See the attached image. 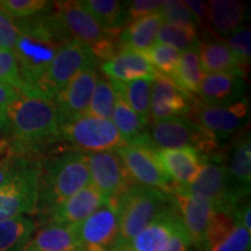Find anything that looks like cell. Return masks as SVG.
I'll return each instance as SVG.
<instances>
[{
  "mask_svg": "<svg viewBox=\"0 0 251 251\" xmlns=\"http://www.w3.org/2000/svg\"><path fill=\"white\" fill-rule=\"evenodd\" d=\"M162 24L163 19L159 12L131 21L121 29L119 42L125 48L142 54L156 43L157 33Z\"/></svg>",
  "mask_w": 251,
  "mask_h": 251,
  "instance_id": "cell-25",
  "label": "cell"
},
{
  "mask_svg": "<svg viewBox=\"0 0 251 251\" xmlns=\"http://www.w3.org/2000/svg\"><path fill=\"white\" fill-rule=\"evenodd\" d=\"M172 200L191 242L201 250L214 207L203 198L177 191L172 192Z\"/></svg>",
  "mask_w": 251,
  "mask_h": 251,
  "instance_id": "cell-16",
  "label": "cell"
},
{
  "mask_svg": "<svg viewBox=\"0 0 251 251\" xmlns=\"http://www.w3.org/2000/svg\"><path fill=\"white\" fill-rule=\"evenodd\" d=\"M100 70L109 80L130 81L143 77L156 76L151 64L141 52L122 48L114 57L103 61L100 64Z\"/></svg>",
  "mask_w": 251,
  "mask_h": 251,
  "instance_id": "cell-22",
  "label": "cell"
},
{
  "mask_svg": "<svg viewBox=\"0 0 251 251\" xmlns=\"http://www.w3.org/2000/svg\"><path fill=\"white\" fill-rule=\"evenodd\" d=\"M179 221L177 208L172 202L120 251H161L169 242Z\"/></svg>",
  "mask_w": 251,
  "mask_h": 251,
  "instance_id": "cell-20",
  "label": "cell"
},
{
  "mask_svg": "<svg viewBox=\"0 0 251 251\" xmlns=\"http://www.w3.org/2000/svg\"><path fill=\"white\" fill-rule=\"evenodd\" d=\"M6 112L9 155L31 157L62 140L55 107L49 100L20 94Z\"/></svg>",
  "mask_w": 251,
  "mask_h": 251,
  "instance_id": "cell-1",
  "label": "cell"
},
{
  "mask_svg": "<svg viewBox=\"0 0 251 251\" xmlns=\"http://www.w3.org/2000/svg\"><path fill=\"white\" fill-rule=\"evenodd\" d=\"M0 84L12 86L23 93L24 85L19 74L17 61L13 52L5 49H0Z\"/></svg>",
  "mask_w": 251,
  "mask_h": 251,
  "instance_id": "cell-38",
  "label": "cell"
},
{
  "mask_svg": "<svg viewBox=\"0 0 251 251\" xmlns=\"http://www.w3.org/2000/svg\"><path fill=\"white\" fill-rule=\"evenodd\" d=\"M157 149L193 148L203 156L216 153L219 140L187 117H174L151 121L147 128Z\"/></svg>",
  "mask_w": 251,
  "mask_h": 251,
  "instance_id": "cell-6",
  "label": "cell"
},
{
  "mask_svg": "<svg viewBox=\"0 0 251 251\" xmlns=\"http://www.w3.org/2000/svg\"><path fill=\"white\" fill-rule=\"evenodd\" d=\"M50 4L46 0H0V11L13 20H23L41 13Z\"/></svg>",
  "mask_w": 251,
  "mask_h": 251,
  "instance_id": "cell-37",
  "label": "cell"
},
{
  "mask_svg": "<svg viewBox=\"0 0 251 251\" xmlns=\"http://www.w3.org/2000/svg\"><path fill=\"white\" fill-rule=\"evenodd\" d=\"M40 168L41 161L34 159L15 177L0 186V221L36 212Z\"/></svg>",
  "mask_w": 251,
  "mask_h": 251,
  "instance_id": "cell-9",
  "label": "cell"
},
{
  "mask_svg": "<svg viewBox=\"0 0 251 251\" xmlns=\"http://www.w3.org/2000/svg\"><path fill=\"white\" fill-rule=\"evenodd\" d=\"M36 225L27 215L0 221V251H25Z\"/></svg>",
  "mask_w": 251,
  "mask_h": 251,
  "instance_id": "cell-29",
  "label": "cell"
},
{
  "mask_svg": "<svg viewBox=\"0 0 251 251\" xmlns=\"http://www.w3.org/2000/svg\"><path fill=\"white\" fill-rule=\"evenodd\" d=\"M155 77H143L130 81L108 79L115 93L128 103L144 127L150 124V94Z\"/></svg>",
  "mask_w": 251,
  "mask_h": 251,
  "instance_id": "cell-26",
  "label": "cell"
},
{
  "mask_svg": "<svg viewBox=\"0 0 251 251\" xmlns=\"http://www.w3.org/2000/svg\"><path fill=\"white\" fill-rule=\"evenodd\" d=\"M248 86L244 77L231 74H203L200 81V101L205 105L226 106L246 99Z\"/></svg>",
  "mask_w": 251,
  "mask_h": 251,
  "instance_id": "cell-19",
  "label": "cell"
},
{
  "mask_svg": "<svg viewBox=\"0 0 251 251\" xmlns=\"http://www.w3.org/2000/svg\"><path fill=\"white\" fill-rule=\"evenodd\" d=\"M208 26L212 34L222 37L230 35L243 26L247 19V8L237 0H211L207 2Z\"/></svg>",
  "mask_w": 251,
  "mask_h": 251,
  "instance_id": "cell-24",
  "label": "cell"
},
{
  "mask_svg": "<svg viewBox=\"0 0 251 251\" xmlns=\"http://www.w3.org/2000/svg\"><path fill=\"white\" fill-rule=\"evenodd\" d=\"M91 184L109 199L117 200L133 180L117 150L87 153Z\"/></svg>",
  "mask_w": 251,
  "mask_h": 251,
  "instance_id": "cell-14",
  "label": "cell"
},
{
  "mask_svg": "<svg viewBox=\"0 0 251 251\" xmlns=\"http://www.w3.org/2000/svg\"><path fill=\"white\" fill-rule=\"evenodd\" d=\"M227 47L241 68L247 70L251 59V30L250 25H243L227 37Z\"/></svg>",
  "mask_w": 251,
  "mask_h": 251,
  "instance_id": "cell-36",
  "label": "cell"
},
{
  "mask_svg": "<svg viewBox=\"0 0 251 251\" xmlns=\"http://www.w3.org/2000/svg\"><path fill=\"white\" fill-rule=\"evenodd\" d=\"M196 100L170 77L156 74L150 94V122L190 114Z\"/></svg>",
  "mask_w": 251,
  "mask_h": 251,
  "instance_id": "cell-15",
  "label": "cell"
},
{
  "mask_svg": "<svg viewBox=\"0 0 251 251\" xmlns=\"http://www.w3.org/2000/svg\"><path fill=\"white\" fill-rule=\"evenodd\" d=\"M172 201V194L158 188L130 185L117 199L119 235L114 250L120 251Z\"/></svg>",
  "mask_w": 251,
  "mask_h": 251,
  "instance_id": "cell-3",
  "label": "cell"
},
{
  "mask_svg": "<svg viewBox=\"0 0 251 251\" xmlns=\"http://www.w3.org/2000/svg\"><path fill=\"white\" fill-rule=\"evenodd\" d=\"M61 137L85 153L118 150L127 146L111 120L89 115L62 126Z\"/></svg>",
  "mask_w": 251,
  "mask_h": 251,
  "instance_id": "cell-8",
  "label": "cell"
},
{
  "mask_svg": "<svg viewBox=\"0 0 251 251\" xmlns=\"http://www.w3.org/2000/svg\"><path fill=\"white\" fill-rule=\"evenodd\" d=\"M191 244L192 242H191L190 236L181 225V221H179L176 226L174 234H172L169 242L165 244V247L161 251H188Z\"/></svg>",
  "mask_w": 251,
  "mask_h": 251,
  "instance_id": "cell-43",
  "label": "cell"
},
{
  "mask_svg": "<svg viewBox=\"0 0 251 251\" xmlns=\"http://www.w3.org/2000/svg\"><path fill=\"white\" fill-rule=\"evenodd\" d=\"M20 94L21 93L19 91L13 89L12 86L0 84V113L6 114L9 103L13 102Z\"/></svg>",
  "mask_w": 251,
  "mask_h": 251,
  "instance_id": "cell-45",
  "label": "cell"
},
{
  "mask_svg": "<svg viewBox=\"0 0 251 251\" xmlns=\"http://www.w3.org/2000/svg\"><path fill=\"white\" fill-rule=\"evenodd\" d=\"M162 15L163 23L175 25V26L192 28V29H200L199 23L191 11L180 0H164L162 7L159 9Z\"/></svg>",
  "mask_w": 251,
  "mask_h": 251,
  "instance_id": "cell-35",
  "label": "cell"
},
{
  "mask_svg": "<svg viewBox=\"0 0 251 251\" xmlns=\"http://www.w3.org/2000/svg\"><path fill=\"white\" fill-rule=\"evenodd\" d=\"M79 5L102 29L115 33L128 24L127 2L119 0H80Z\"/></svg>",
  "mask_w": 251,
  "mask_h": 251,
  "instance_id": "cell-28",
  "label": "cell"
},
{
  "mask_svg": "<svg viewBox=\"0 0 251 251\" xmlns=\"http://www.w3.org/2000/svg\"><path fill=\"white\" fill-rule=\"evenodd\" d=\"M90 184L85 152L72 150L41 161L36 212L46 215Z\"/></svg>",
  "mask_w": 251,
  "mask_h": 251,
  "instance_id": "cell-2",
  "label": "cell"
},
{
  "mask_svg": "<svg viewBox=\"0 0 251 251\" xmlns=\"http://www.w3.org/2000/svg\"><path fill=\"white\" fill-rule=\"evenodd\" d=\"M162 0H134L127 2L128 24L147 15L159 12L162 7Z\"/></svg>",
  "mask_w": 251,
  "mask_h": 251,
  "instance_id": "cell-42",
  "label": "cell"
},
{
  "mask_svg": "<svg viewBox=\"0 0 251 251\" xmlns=\"http://www.w3.org/2000/svg\"><path fill=\"white\" fill-rule=\"evenodd\" d=\"M97 68L98 64L84 68L51 100L59 128L86 114L99 75Z\"/></svg>",
  "mask_w": 251,
  "mask_h": 251,
  "instance_id": "cell-12",
  "label": "cell"
},
{
  "mask_svg": "<svg viewBox=\"0 0 251 251\" xmlns=\"http://www.w3.org/2000/svg\"><path fill=\"white\" fill-rule=\"evenodd\" d=\"M203 72L197 49L181 52L177 68L170 78L187 93L198 94Z\"/></svg>",
  "mask_w": 251,
  "mask_h": 251,
  "instance_id": "cell-31",
  "label": "cell"
},
{
  "mask_svg": "<svg viewBox=\"0 0 251 251\" xmlns=\"http://www.w3.org/2000/svg\"><path fill=\"white\" fill-rule=\"evenodd\" d=\"M93 64H98V59L89 46L76 39L69 41L59 48L48 69L37 79L29 96L51 101L78 72Z\"/></svg>",
  "mask_w": 251,
  "mask_h": 251,
  "instance_id": "cell-4",
  "label": "cell"
},
{
  "mask_svg": "<svg viewBox=\"0 0 251 251\" xmlns=\"http://www.w3.org/2000/svg\"><path fill=\"white\" fill-rule=\"evenodd\" d=\"M199 40L200 37L196 29L163 23L157 33L156 43L170 46L181 54L187 50L197 49Z\"/></svg>",
  "mask_w": 251,
  "mask_h": 251,
  "instance_id": "cell-33",
  "label": "cell"
},
{
  "mask_svg": "<svg viewBox=\"0 0 251 251\" xmlns=\"http://www.w3.org/2000/svg\"><path fill=\"white\" fill-rule=\"evenodd\" d=\"M190 119L214 135L219 141L240 133L250 120V106L248 99L226 106L205 105L196 100Z\"/></svg>",
  "mask_w": 251,
  "mask_h": 251,
  "instance_id": "cell-10",
  "label": "cell"
},
{
  "mask_svg": "<svg viewBox=\"0 0 251 251\" xmlns=\"http://www.w3.org/2000/svg\"><path fill=\"white\" fill-rule=\"evenodd\" d=\"M175 191L203 198L212 203L215 211L234 212L241 202L247 200L231 187L225 158L220 153L202 156L201 169L196 179L187 186L174 188L172 192Z\"/></svg>",
  "mask_w": 251,
  "mask_h": 251,
  "instance_id": "cell-7",
  "label": "cell"
},
{
  "mask_svg": "<svg viewBox=\"0 0 251 251\" xmlns=\"http://www.w3.org/2000/svg\"><path fill=\"white\" fill-rule=\"evenodd\" d=\"M157 164L162 169L174 188L187 186L199 175L202 156L193 148L155 149Z\"/></svg>",
  "mask_w": 251,
  "mask_h": 251,
  "instance_id": "cell-17",
  "label": "cell"
},
{
  "mask_svg": "<svg viewBox=\"0 0 251 251\" xmlns=\"http://www.w3.org/2000/svg\"><path fill=\"white\" fill-rule=\"evenodd\" d=\"M52 8L72 39L89 46L97 59L108 61L122 48L113 33L102 29L78 1H54Z\"/></svg>",
  "mask_w": 251,
  "mask_h": 251,
  "instance_id": "cell-5",
  "label": "cell"
},
{
  "mask_svg": "<svg viewBox=\"0 0 251 251\" xmlns=\"http://www.w3.org/2000/svg\"><path fill=\"white\" fill-rule=\"evenodd\" d=\"M8 131V121H7V113H0V139L7 135Z\"/></svg>",
  "mask_w": 251,
  "mask_h": 251,
  "instance_id": "cell-46",
  "label": "cell"
},
{
  "mask_svg": "<svg viewBox=\"0 0 251 251\" xmlns=\"http://www.w3.org/2000/svg\"><path fill=\"white\" fill-rule=\"evenodd\" d=\"M18 37L19 30L15 21L0 11V49L13 51Z\"/></svg>",
  "mask_w": 251,
  "mask_h": 251,
  "instance_id": "cell-41",
  "label": "cell"
},
{
  "mask_svg": "<svg viewBox=\"0 0 251 251\" xmlns=\"http://www.w3.org/2000/svg\"><path fill=\"white\" fill-rule=\"evenodd\" d=\"M34 161L33 157L8 155L0 158V186L15 177Z\"/></svg>",
  "mask_w": 251,
  "mask_h": 251,
  "instance_id": "cell-39",
  "label": "cell"
},
{
  "mask_svg": "<svg viewBox=\"0 0 251 251\" xmlns=\"http://www.w3.org/2000/svg\"><path fill=\"white\" fill-rule=\"evenodd\" d=\"M142 55L148 59L157 74L165 75L168 77L172 76L180 57V52L178 50L163 43H155L147 51L142 52Z\"/></svg>",
  "mask_w": 251,
  "mask_h": 251,
  "instance_id": "cell-34",
  "label": "cell"
},
{
  "mask_svg": "<svg viewBox=\"0 0 251 251\" xmlns=\"http://www.w3.org/2000/svg\"><path fill=\"white\" fill-rule=\"evenodd\" d=\"M203 74H231L246 77L243 69L225 42L205 34L197 48Z\"/></svg>",
  "mask_w": 251,
  "mask_h": 251,
  "instance_id": "cell-23",
  "label": "cell"
},
{
  "mask_svg": "<svg viewBox=\"0 0 251 251\" xmlns=\"http://www.w3.org/2000/svg\"><path fill=\"white\" fill-rule=\"evenodd\" d=\"M111 121L120 133L126 144L141 143L148 137L147 127L141 124L139 117L118 94L115 98Z\"/></svg>",
  "mask_w": 251,
  "mask_h": 251,
  "instance_id": "cell-30",
  "label": "cell"
},
{
  "mask_svg": "<svg viewBox=\"0 0 251 251\" xmlns=\"http://www.w3.org/2000/svg\"><path fill=\"white\" fill-rule=\"evenodd\" d=\"M250 243L251 233L242 225L237 224L233 233L211 251H250Z\"/></svg>",
  "mask_w": 251,
  "mask_h": 251,
  "instance_id": "cell-40",
  "label": "cell"
},
{
  "mask_svg": "<svg viewBox=\"0 0 251 251\" xmlns=\"http://www.w3.org/2000/svg\"><path fill=\"white\" fill-rule=\"evenodd\" d=\"M72 226L80 251H113L119 235L117 200H108L86 220Z\"/></svg>",
  "mask_w": 251,
  "mask_h": 251,
  "instance_id": "cell-11",
  "label": "cell"
},
{
  "mask_svg": "<svg viewBox=\"0 0 251 251\" xmlns=\"http://www.w3.org/2000/svg\"><path fill=\"white\" fill-rule=\"evenodd\" d=\"M185 5L187 6L191 13L194 15L197 21L199 23V26L202 28L203 30L208 29V8H207V2L199 1V0H186L184 1Z\"/></svg>",
  "mask_w": 251,
  "mask_h": 251,
  "instance_id": "cell-44",
  "label": "cell"
},
{
  "mask_svg": "<svg viewBox=\"0 0 251 251\" xmlns=\"http://www.w3.org/2000/svg\"><path fill=\"white\" fill-rule=\"evenodd\" d=\"M155 149H157L155 147L127 144L118 149L117 152L121 157L127 174L134 184L158 188L172 194L174 186L157 164L153 156Z\"/></svg>",
  "mask_w": 251,
  "mask_h": 251,
  "instance_id": "cell-13",
  "label": "cell"
},
{
  "mask_svg": "<svg viewBox=\"0 0 251 251\" xmlns=\"http://www.w3.org/2000/svg\"><path fill=\"white\" fill-rule=\"evenodd\" d=\"M25 251H80L74 226L48 224L31 237Z\"/></svg>",
  "mask_w": 251,
  "mask_h": 251,
  "instance_id": "cell-27",
  "label": "cell"
},
{
  "mask_svg": "<svg viewBox=\"0 0 251 251\" xmlns=\"http://www.w3.org/2000/svg\"><path fill=\"white\" fill-rule=\"evenodd\" d=\"M108 200L111 199L90 184L63 201L61 205L55 207L52 211L47 213V222L69 226L80 224L98 211Z\"/></svg>",
  "mask_w": 251,
  "mask_h": 251,
  "instance_id": "cell-18",
  "label": "cell"
},
{
  "mask_svg": "<svg viewBox=\"0 0 251 251\" xmlns=\"http://www.w3.org/2000/svg\"><path fill=\"white\" fill-rule=\"evenodd\" d=\"M117 93L106 77L98 75L86 114L89 117L111 120Z\"/></svg>",
  "mask_w": 251,
  "mask_h": 251,
  "instance_id": "cell-32",
  "label": "cell"
},
{
  "mask_svg": "<svg viewBox=\"0 0 251 251\" xmlns=\"http://www.w3.org/2000/svg\"><path fill=\"white\" fill-rule=\"evenodd\" d=\"M231 187L243 199L249 196L251 186V142L250 134L236 139L228 155L224 157Z\"/></svg>",
  "mask_w": 251,
  "mask_h": 251,
  "instance_id": "cell-21",
  "label": "cell"
}]
</instances>
